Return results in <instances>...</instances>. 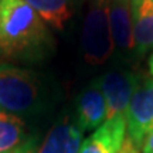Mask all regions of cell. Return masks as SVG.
<instances>
[{"mask_svg": "<svg viewBox=\"0 0 153 153\" xmlns=\"http://www.w3.org/2000/svg\"><path fill=\"white\" fill-rule=\"evenodd\" d=\"M54 43L45 22L24 0H1L0 53L17 61L44 60Z\"/></svg>", "mask_w": 153, "mask_h": 153, "instance_id": "obj_1", "label": "cell"}, {"mask_svg": "<svg viewBox=\"0 0 153 153\" xmlns=\"http://www.w3.org/2000/svg\"><path fill=\"white\" fill-rule=\"evenodd\" d=\"M45 88L38 74L0 64V111L22 116H31L43 111L45 104Z\"/></svg>", "mask_w": 153, "mask_h": 153, "instance_id": "obj_2", "label": "cell"}, {"mask_svg": "<svg viewBox=\"0 0 153 153\" xmlns=\"http://www.w3.org/2000/svg\"><path fill=\"white\" fill-rule=\"evenodd\" d=\"M84 58L89 65H101L114 54L109 23V0H89L81 34Z\"/></svg>", "mask_w": 153, "mask_h": 153, "instance_id": "obj_3", "label": "cell"}, {"mask_svg": "<svg viewBox=\"0 0 153 153\" xmlns=\"http://www.w3.org/2000/svg\"><path fill=\"white\" fill-rule=\"evenodd\" d=\"M106 102V119L126 115L135 91L140 85V76L129 70H111L97 78Z\"/></svg>", "mask_w": 153, "mask_h": 153, "instance_id": "obj_4", "label": "cell"}, {"mask_svg": "<svg viewBox=\"0 0 153 153\" xmlns=\"http://www.w3.org/2000/svg\"><path fill=\"white\" fill-rule=\"evenodd\" d=\"M153 129V78L143 79L126 109V137L137 149Z\"/></svg>", "mask_w": 153, "mask_h": 153, "instance_id": "obj_5", "label": "cell"}, {"mask_svg": "<svg viewBox=\"0 0 153 153\" xmlns=\"http://www.w3.org/2000/svg\"><path fill=\"white\" fill-rule=\"evenodd\" d=\"M84 142V131L78 126L75 116L64 114L51 126L36 153H78Z\"/></svg>", "mask_w": 153, "mask_h": 153, "instance_id": "obj_6", "label": "cell"}, {"mask_svg": "<svg viewBox=\"0 0 153 153\" xmlns=\"http://www.w3.org/2000/svg\"><path fill=\"white\" fill-rule=\"evenodd\" d=\"M126 140V115L108 118L82 142L78 153H119Z\"/></svg>", "mask_w": 153, "mask_h": 153, "instance_id": "obj_7", "label": "cell"}, {"mask_svg": "<svg viewBox=\"0 0 153 153\" xmlns=\"http://www.w3.org/2000/svg\"><path fill=\"white\" fill-rule=\"evenodd\" d=\"M109 23L114 53L122 60L135 58L131 0H109Z\"/></svg>", "mask_w": 153, "mask_h": 153, "instance_id": "obj_8", "label": "cell"}, {"mask_svg": "<svg viewBox=\"0 0 153 153\" xmlns=\"http://www.w3.org/2000/svg\"><path fill=\"white\" fill-rule=\"evenodd\" d=\"M75 120L84 132L94 131L106 120V102L97 79L82 89L75 102Z\"/></svg>", "mask_w": 153, "mask_h": 153, "instance_id": "obj_9", "label": "cell"}, {"mask_svg": "<svg viewBox=\"0 0 153 153\" xmlns=\"http://www.w3.org/2000/svg\"><path fill=\"white\" fill-rule=\"evenodd\" d=\"M133 57L140 58L153 48V0H132Z\"/></svg>", "mask_w": 153, "mask_h": 153, "instance_id": "obj_10", "label": "cell"}, {"mask_svg": "<svg viewBox=\"0 0 153 153\" xmlns=\"http://www.w3.org/2000/svg\"><path fill=\"white\" fill-rule=\"evenodd\" d=\"M53 28L64 30L74 14L78 0H24Z\"/></svg>", "mask_w": 153, "mask_h": 153, "instance_id": "obj_11", "label": "cell"}, {"mask_svg": "<svg viewBox=\"0 0 153 153\" xmlns=\"http://www.w3.org/2000/svg\"><path fill=\"white\" fill-rule=\"evenodd\" d=\"M28 137L23 118L0 111V153H13Z\"/></svg>", "mask_w": 153, "mask_h": 153, "instance_id": "obj_12", "label": "cell"}, {"mask_svg": "<svg viewBox=\"0 0 153 153\" xmlns=\"http://www.w3.org/2000/svg\"><path fill=\"white\" fill-rule=\"evenodd\" d=\"M37 137L36 136H30L23 143L20 148H17L13 153H36V149H37Z\"/></svg>", "mask_w": 153, "mask_h": 153, "instance_id": "obj_13", "label": "cell"}, {"mask_svg": "<svg viewBox=\"0 0 153 153\" xmlns=\"http://www.w3.org/2000/svg\"><path fill=\"white\" fill-rule=\"evenodd\" d=\"M139 150L140 153H153V129L145 136Z\"/></svg>", "mask_w": 153, "mask_h": 153, "instance_id": "obj_14", "label": "cell"}, {"mask_svg": "<svg viewBox=\"0 0 153 153\" xmlns=\"http://www.w3.org/2000/svg\"><path fill=\"white\" fill-rule=\"evenodd\" d=\"M120 150H122V153H140V150H139L128 137H126V140H125V143H123V146H122Z\"/></svg>", "mask_w": 153, "mask_h": 153, "instance_id": "obj_15", "label": "cell"}, {"mask_svg": "<svg viewBox=\"0 0 153 153\" xmlns=\"http://www.w3.org/2000/svg\"><path fill=\"white\" fill-rule=\"evenodd\" d=\"M149 71H150V74L153 75V54H152V57L149 58Z\"/></svg>", "mask_w": 153, "mask_h": 153, "instance_id": "obj_16", "label": "cell"}, {"mask_svg": "<svg viewBox=\"0 0 153 153\" xmlns=\"http://www.w3.org/2000/svg\"><path fill=\"white\" fill-rule=\"evenodd\" d=\"M0 4H1V0H0Z\"/></svg>", "mask_w": 153, "mask_h": 153, "instance_id": "obj_17", "label": "cell"}, {"mask_svg": "<svg viewBox=\"0 0 153 153\" xmlns=\"http://www.w3.org/2000/svg\"><path fill=\"white\" fill-rule=\"evenodd\" d=\"M119 153H122V150H120V152H119Z\"/></svg>", "mask_w": 153, "mask_h": 153, "instance_id": "obj_18", "label": "cell"}, {"mask_svg": "<svg viewBox=\"0 0 153 153\" xmlns=\"http://www.w3.org/2000/svg\"><path fill=\"white\" fill-rule=\"evenodd\" d=\"M131 1H132V0H131Z\"/></svg>", "mask_w": 153, "mask_h": 153, "instance_id": "obj_19", "label": "cell"}]
</instances>
